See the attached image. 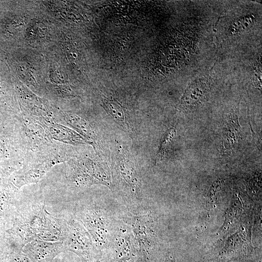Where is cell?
Wrapping results in <instances>:
<instances>
[{
    "label": "cell",
    "instance_id": "8fae6325",
    "mask_svg": "<svg viewBox=\"0 0 262 262\" xmlns=\"http://www.w3.org/2000/svg\"><path fill=\"white\" fill-rule=\"evenodd\" d=\"M68 121L70 122L74 127L79 130L80 131L83 132L85 135L88 137L92 136V133L89 128L85 122L81 118H77L75 116L67 117Z\"/></svg>",
    "mask_w": 262,
    "mask_h": 262
},
{
    "label": "cell",
    "instance_id": "8992f818",
    "mask_svg": "<svg viewBox=\"0 0 262 262\" xmlns=\"http://www.w3.org/2000/svg\"><path fill=\"white\" fill-rule=\"evenodd\" d=\"M115 243L124 262H131L135 252V238L133 234L126 229H121L115 239Z\"/></svg>",
    "mask_w": 262,
    "mask_h": 262
},
{
    "label": "cell",
    "instance_id": "6da1fadb",
    "mask_svg": "<svg viewBox=\"0 0 262 262\" xmlns=\"http://www.w3.org/2000/svg\"><path fill=\"white\" fill-rule=\"evenodd\" d=\"M41 193L33 196H20L12 226L6 241L14 248L21 250L35 240L47 242L63 241L65 222L62 213H52L46 208Z\"/></svg>",
    "mask_w": 262,
    "mask_h": 262
},
{
    "label": "cell",
    "instance_id": "9c48e42d",
    "mask_svg": "<svg viewBox=\"0 0 262 262\" xmlns=\"http://www.w3.org/2000/svg\"><path fill=\"white\" fill-rule=\"evenodd\" d=\"M7 262H32L21 251L7 246L5 247Z\"/></svg>",
    "mask_w": 262,
    "mask_h": 262
},
{
    "label": "cell",
    "instance_id": "4fadbf2b",
    "mask_svg": "<svg viewBox=\"0 0 262 262\" xmlns=\"http://www.w3.org/2000/svg\"><path fill=\"white\" fill-rule=\"evenodd\" d=\"M164 262H176L174 256L170 253L166 254Z\"/></svg>",
    "mask_w": 262,
    "mask_h": 262
},
{
    "label": "cell",
    "instance_id": "277c9868",
    "mask_svg": "<svg viewBox=\"0 0 262 262\" xmlns=\"http://www.w3.org/2000/svg\"><path fill=\"white\" fill-rule=\"evenodd\" d=\"M21 251L32 262H52L56 256L65 250L62 241L35 240L26 244Z\"/></svg>",
    "mask_w": 262,
    "mask_h": 262
},
{
    "label": "cell",
    "instance_id": "7c38bea8",
    "mask_svg": "<svg viewBox=\"0 0 262 262\" xmlns=\"http://www.w3.org/2000/svg\"><path fill=\"white\" fill-rule=\"evenodd\" d=\"M0 262H7L5 250L3 247L0 246Z\"/></svg>",
    "mask_w": 262,
    "mask_h": 262
},
{
    "label": "cell",
    "instance_id": "ba28073f",
    "mask_svg": "<svg viewBox=\"0 0 262 262\" xmlns=\"http://www.w3.org/2000/svg\"><path fill=\"white\" fill-rule=\"evenodd\" d=\"M105 108L112 116L117 122L124 123V115L119 105L113 101L104 100Z\"/></svg>",
    "mask_w": 262,
    "mask_h": 262
},
{
    "label": "cell",
    "instance_id": "7a4b0ae2",
    "mask_svg": "<svg viewBox=\"0 0 262 262\" xmlns=\"http://www.w3.org/2000/svg\"><path fill=\"white\" fill-rule=\"evenodd\" d=\"M73 214L87 230L95 247L108 243L111 230L110 220L95 203L79 200Z\"/></svg>",
    "mask_w": 262,
    "mask_h": 262
},
{
    "label": "cell",
    "instance_id": "3957f363",
    "mask_svg": "<svg viewBox=\"0 0 262 262\" xmlns=\"http://www.w3.org/2000/svg\"><path fill=\"white\" fill-rule=\"evenodd\" d=\"M65 222V238L62 241L65 251L73 252L82 260L91 259L95 246L82 223L73 214L60 211Z\"/></svg>",
    "mask_w": 262,
    "mask_h": 262
},
{
    "label": "cell",
    "instance_id": "5bb4252c",
    "mask_svg": "<svg viewBox=\"0 0 262 262\" xmlns=\"http://www.w3.org/2000/svg\"><path fill=\"white\" fill-rule=\"evenodd\" d=\"M6 58L7 56L5 51L0 48V60L2 61V60L5 59Z\"/></svg>",
    "mask_w": 262,
    "mask_h": 262
},
{
    "label": "cell",
    "instance_id": "52a82bcc",
    "mask_svg": "<svg viewBox=\"0 0 262 262\" xmlns=\"http://www.w3.org/2000/svg\"><path fill=\"white\" fill-rule=\"evenodd\" d=\"M119 171L125 181L129 184L132 191L138 194L140 183L136 170L132 163L128 160H122L119 165Z\"/></svg>",
    "mask_w": 262,
    "mask_h": 262
},
{
    "label": "cell",
    "instance_id": "5b68a950",
    "mask_svg": "<svg viewBox=\"0 0 262 262\" xmlns=\"http://www.w3.org/2000/svg\"><path fill=\"white\" fill-rule=\"evenodd\" d=\"M147 214L135 216L132 223V230L135 241L141 250L147 253L152 246L154 231L153 221Z\"/></svg>",
    "mask_w": 262,
    "mask_h": 262
},
{
    "label": "cell",
    "instance_id": "30bf717a",
    "mask_svg": "<svg viewBox=\"0 0 262 262\" xmlns=\"http://www.w3.org/2000/svg\"><path fill=\"white\" fill-rule=\"evenodd\" d=\"M176 133V130L174 128H171L166 131L160 144L159 150L156 157V162L159 161L163 159L165 155L167 145L175 136Z\"/></svg>",
    "mask_w": 262,
    "mask_h": 262
}]
</instances>
